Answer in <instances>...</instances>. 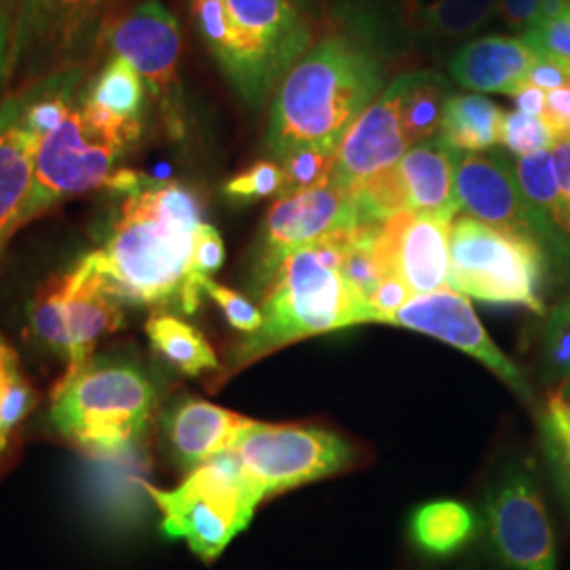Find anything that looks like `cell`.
Wrapping results in <instances>:
<instances>
[{
	"mask_svg": "<svg viewBox=\"0 0 570 570\" xmlns=\"http://www.w3.org/2000/svg\"><path fill=\"white\" fill-rule=\"evenodd\" d=\"M569 301H570V298H569Z\"/></svg>",
	"mask_w": 570,
	"mask_h": 570,
	"instance_id": "f5cc1de1",
	"label": "cell"
},
{
	"mask_svg": "<svg viewBox=\"0 0 570 570\" xmlns=\"http://www.w3.org/2000/svg\"><path fill=\"white\" fill-rule=\"evenodd\" d=\"M537 7H539V0H499L497 13L510 28L524 35L534 21Z\"/></svg>",
	"mask_w": 570,
	"mask_h": 570,
	"instance_id": "b9f144b4",
	"label": "cell"
},
{
	"mask_svg": "<svg viewBox=\"0 0 570 570\" xmlns=\"http://www.w3.org/2000/svg\"><path fill=\"white\" fill-rule=\"evenodd\" d=\"M254 421L205 400H184L165 421L167 442L176 461L186 469L199 468L205 461L235 449L239 435Z\"/></svg>",
	"mask_w": 570,
	"mask_h": 570,
	"instance_id": "44dd1931",
	"label": "cell"
},
{
	"mask_svg": "<svg viewBox=\"0 0 570 570\" xmlns=\"http://www.w3.org/2000/svg\"><path fill=\"white\" fill-rule=\"evenodd\" d=\"M400 89V121L407 146L428 142L442 125L452 82L433 70L406 72L395 79Z\"/></svg>",
	"mask_w": 570,
	"mask_h": 570,
	"instance_id": "d4e9b609",
	"label": "cell"
},
{
	"mask_svg": "<svg viewBox=\"0 0 570 570\" xmlns=\"http://www.w3.org/2000/svg\"><path fill=\"white\" fill-rule=\"evenodd\" d=\"M294 2H296V4L303 9V13L306 16V11H311V9H313V7H315L320 0H294Z\"/></svg>",
	"mask_w": 570,
	"mask_h": 570,
	"instance_id": "c3c4849f",
	"label": "cell"
},
{
	"mask_svg": "<svg viewBox=\"0 0 570 570\" xmlns=\"http://www.w3.org/2000/svg\"><path fill=\"white\" fill-rule=\"evenodd\" d=\"M385 89L376 56L346 37L313 45L277 87L266 150L282 161L298 148L336 150L346 129Z\"/></svg>",
	"mask_w": 570,
	"mask_h": 570,
	"instance_id": "7a4b0ae2",
	"label": "cell"
},
{
	"mask_svg": "<svg viewBox=\"0 0 570 570\" xmlns=\"http://www.w3.org/2000/svg\"><path fill=\"white\" fill-rule=\"evenodd\" d=\"M527 85L539 87L548 94L553 89L567 87L570 85V63L537 53V60L530 66L529 75H527Z\"/></svg>",
	"mask_w": 570,
	"mask_h": 570,
	"instance_id": "ab89813d",
	"label": "cell"
},
{
	"mask_svg": "<svg viewBox=\"0 0 570 570\" xmlns=\"http://www.w3.org/2000/svg\"><path fill=\"white\" fill-rule=\"evenodd\" d=\"M543 247L461 214L450 226L449 287L484 303L543 313Z\"/></svg>",
	"mask_w": 570,
	"mask_h": 570,
	"instance_id": "9c48e42d",
	"label": "cell"
},
{
	"mask_svg": "<svg viewBox=\"0 0 570 570\" xmlns=\"http://www.w3.org/2000/svg\"><path fill=\"white\" fill-rule=\"evenodd\" d=\"M63 275L68 357L66 374L60 383L70 381L85 367L91 366L98 341L122 326V303L106 289L89 254Z\"/></svg>",
	"mask_w": 570,
	"mask_h": 570,
	"instance_id": "ac0fdd59",
	"label": "cell"
},
{
	"mask_svg": "<svg viewBox=\"0 0 570 570\" xmlns=\"http://www.w3.org/2000/svg\"><path fill=\"white\" fill-rule=\"evenodd\" d=\"M87 100L100 104L117 117L142 121L146 108V85L136 68L121 56L106 61L100 75L89 85Z\"/></svg>",
	"mask_w": 570,
	"mask_h": 570,
	"instance_id": "4316f807",
	"label": "cell"
},
{
	"mask_svg": "<svg viewBox=\"0 0 570 570\" xmlns=\"http://www.w3.org/2000/svg\"><path fill=\"white\" fill-rule=\"evenodd\" d=\"M140 138L142 121L122 119L100 104L81 98L70 117L39 146L35 183L21 226L41 218L66 199L104 186Z\"/></svg>",
	"mask_w": 570,
	"mask_h": 570,
	"instance_id": "5b68a950",
	"label": "cell"
},
{
	"mask_svg": "<svg viewBox=\"0 0 570 570\" xmlns=\"http://www.w3.org/2000/svg\"><path fill=\"white\" fill-rule=\"evenodd\" d=\"M155 402V387L140 367L91 364L58 383L51 423L82 452L117 459L142 440Z\"/></svg>",
	"mask_w": 570,
	"mask_h": 570,
	"instance_id": "8992f818",
	"label": "cell"
},
{
	"mask_svg": "<svg viewBox=\"0 0 570 570\" xmlns=\"http://www.w3.org/2000/svg\"><path fill=\"white\" fill-rule=\"evenodd\" d=\"M478 527L480 524L468 505L459 501H431L412 511L407 534L421 553L444 560L471 543Z\"/></svg>",
	"mask_w": 570,
	"mask_h": 570,
	"instance_id": "603a6c76",
	"label": "cell"
},
{
	"mask_svg": "<svg viewBox=\"0 0 570 570\" xmlns=\"http://www.w3.org/2000/svg\"><path fill=\"white\" fill-rule=\"evenodd\" d=\"M204 294L223 308L226 322L235 330L244 334H254L263 326V311L252 305L239 292L226 285L216 284L214 279H207L204 284Z\"/></svg>",
	"mask_w": 570,
	"mask_h": 570,
	"instance_id": "e575fe53",
	"label": "cell"
},
{
	"mask_svg": "<svg viewBox=\"0 0 570 570\" xmlns=\"http://www.w3.org/2000/svg\"><path fill=\"white\" fill-rule=\"evenodd\" d=\"M456 150H452L442 138L407 148L397 164L400 183L404 188L406 212L438 216L454 220L461 205L454 190Z\"/></svg>",
	"mask_w": 570,
	"mask_h": 570,
	"instance_id": "7402d4cb",
	"label": "cell"
},
{
	"mask_svg": "<svg viewBox=\"0 0 570 570\" xmlns=\"http://www.w3.org/2000/svg\"><path fill=\"white\" fill-rule=\"evenodd\" d=\"M37 391L23 379L20 366L13 367L0 385V452L11 433L35 410Z\"/></svg>",
	"mask_w": 570,
	"mask_h": 570,
	"instance_id": "836d02e7",
	"label": "cell"
},
{
	"mask_svg": "<svg viewBox=\"0 0 570 570\" xmlns=\"http://www.w3.org/2000/svg\"><path fill=\"white\" fill-rule=\"evenodd\" d=\"M543 119L556 138V142L570 140V85L548 94Z\"/></svg>",
	"mask_w": 570,
	"mask_h": 570,
	"instance_id": "60d3db41",
	"label": "cell"
},
{
	"mask_svg": "<svg viewBox=\"0 0 570 570\" xmlns=\"http://www.w3.org/2000/svg\"><path fill=\"white\" fill-rule=\"evenodd\" d=\"M490 550L503 570H556V537L529 471H511L484 503Z\"/></svg>",
	"mask_w": 570,
	"mask_h": 570,
	"instance_id": "4fadbf2b",
	"label": "cell"
},
{
	"mask_svg": "<svg viewBox=\"0 0 570 570\" xmlns=\"http://www.w3.org/2000/svg\"><path fill=\"white\" fill-rule=\"evenodd\" d=\"M567 303H569V305H570V301H567Z\"/></svg>",
	"mask_w": 570,
	"mask_h": 570,
	"instance_id": "681fc988",
	"label": "cell"
},
{
	"mask_svg": "<svg viewBox=\"0 0 570 570\" xmlns=\"http://www.w3.org/2000/svg\"><path fill=\"white\" fill-rule=\"evenodd\" d=\"M543 364L551 383L558 385L562 397L570 400V305L562 303L548 320Z\"/></svg>",
	"mask_w": 570,
	"mask_h": 570,
	"instance_id": "4dcf8cb0",
	"label": "cell"
},
{
	"mask_svg": "<svg viewBox=\"0 0 570 570\" xmlns=\"http://www.w3.org/2000/svg\"><path fill=\"white\" fill-rule=\"evenodd\" d=\"M551 159H553V167H556V178H558V186H560V195H562V202H564V204H569L570 140H562V142L553 144V148H551Z\"/></svg>",
	"mask_w": 570,
	"mask_h": 570,
	"instance_id": "ee69618b",
	"label": "cell"
},
{
	"mask_svg": "<svg viewBox=\"0 0 570 570\" xmlns=\"http://www.w3.org/2000/svg\"><path fill=\"white\" fill-rule=\"evenodd\" d=\"M452 220L400 212L381 226L379 245L389 275H397L414 296L449 287Z\"/></svg>",
	"mask_w": 570,
	"mask_h": 570,
	"instance_id": "e0dca14e",
	"label": "cell"
},
{
	"mask_svg": "<svg viewBox=\"0 0 570 570\" xmlns=\"http://www.w3.org/2000/svg\"><path fill=\"white\" fill-rule=\"evenodd\" d=\"M30 324L49 348H53L63 360L68 357V330H66V275H58L42 285L37 294Z\"/></svg>",
	"mask_w": 570,
	"mask_h": 570,
	"instance_id": "f1b7e54d",
	"label": "cell"
},
{
	"mask_svg": "<svg viewBox=\"0 0 570 570\" xmlns=\"http://www.w3.org/2000/svg\"><path fill=\"white\" fill-rule=\"evenodd\" d=\"M0 2H4V0H0Z\"/></svg>",
	"mask_w": 570,
	"mask_h": 570,
	"instance_id": "816d5d0a",
	"label": "cell"
},
{
	"mask_svg": "<svg viewBox=\"0 0 570 570\" xmlns=\"http://www.w3.org/2000/svg\"><path fill=\"white\" fill-rule=\"evenodd\" d=\"M353 226H357L355 197L334 184L282 195L261 230L258 277L266 284L287 254Z\"/></svg>",
	"mask_w": 570,
	"mask_h": 570,
	"instance_id": "5bb4252c",
	"label": "cell"
},
{
	"mask_svg": "<svg viewBox=\"0 0 570 570\" xmlns=\"http://www.w3.org/2000/svg\"><path fill=\"white\" fill-rule=\"evenodd\" d=\"M190 11L205 49L252 108H261L313 47L294 0H190Z\"/></svg>",
	"mask_w": 570,
	"mask_h": 570,
	"instance_id": "277c9868",
	"label": "cell"
},
{
	"mask_svg": "<svg viewBox=\"0 0 570 570\" xmlns=\"http://www.w3.org/2000/svg\"><path fill=\"white\" fill-rule=\"evenodd\" d=\"M407 148L400 121V89L391 81L346 129L336 148L332 184L353 195L367 180L400 164Z\"/></svg>",
	"mask_w": 570,
	"mask_h": 570,
	"instance_id": "2e32d148",
	"label": "cell"
},
{
	"mask_svg": "<svg viewBox=\"0 0 570 570\" xmlns=\"http://www.w3.org/2000/svg\"><path fill=\"white\" fill-rule=\"evenodd\" d=\"M279 165L284 169V195L303 193L332 184L336 169V150L313 146L298 148L285 155Z\"/></svg>",
	"mask_w": 570,
	"mask_h": 570,
	"instance_id": "f546056e",
	"label": "cell"
},
{
	"mask_svg": "<svg viewBox=\"0 0 570 570\" xmlns=\"http://www.w3.org/2000/svg\"><path fill=\"white\" fill-rule=\"evenodd\" d=\"M125 0H13L9 82L82 68Z\"/></svg>",
	"mask_w": 570,
	"mask_h": 570,
	"instance_id": "ba28073f",
	"label": "cell"
},
{
	"mask_svg": "<svg viewBox=\"0 0 570 570\" xmlns=\"http://www.w3.org/2000/svg\"><path fill=\"white\" fill-rule=\"evenodd\" d=\"M515 176H518V183H520L527 202L550 225L551 230L558 235V239L570 252V245L567 244V239L562 235L564 202L560 195V186L556 178V167H553L550 150L520 157L515 161Z\"/></svg>",
	"mask_w": 570,
	"mask_h": 570,
	"instance_id": "83f0119b",
	"label": "cell"
},
{
	"mask_svg": "<svg viewBox=\"0 0 570 570\" xmlns=\"http://www.w3.org/2000/svg\"><path fill=\"white\" fill-rule=\"evenodd\" d=\"M393 326L407 327L440 338L459 351L468 353L492 370L511 389L530 397L529 383L510 357L492 343V338L478 320L473 306L461 292L442 287L438 292L412 296L391 320Z\"/></svg>",
	"mask_w": 570,
	"mask_h": 570,
	"instance_id": "9a60e30c",
	"label": "cell"
},
{
	"mask_svg": "<svg viewBox=\"0 0 570 570\" xmlns=\"http://www.w3.org/2000/svg\"><path fill=\"white\" fill-rule=\"evenodd\" d=\"M522 39L529 42L534 53L570 63V11L556 20L530 26Z\"/></svg>",
	"mask_w": 570,
	"mask_h": 570,
	"instance_id": "8d00e7d4",
	"label": "cell"
},
{
	"mask_svg": "<svg viewBox=\"0 0 570 570\" xmlns=\"http://www.w3.org/2000/svg\"><path fill=\"white\" fill-rule=\"evenodd\" d=\"M534 49L522 37H482L465 42L449 63L450 77L459 87L478 94L515 96L524 85Z\"/></svg>",
	"mask_w": 570,
	"mask_h": 570,
	"instance_id": "ffe728a7",
	"label": "cell"
},
{
	"mask_svg": "<svg viewBox=\"0 0 570 570\" xmlns=\"http://www.w3.org/2000/svg\"><path fill=\"white\" fill-rule=\"evenodd\" d=\"M233 450L265 499L324 480L355 461L353 449L332 431L256 421L239 435Z\"/></svg>",
	"mask_w": 570,
	"mask_h": 570,
	"instance_id": "30bf717a",
	"label": "cell"
},
{
	"mask_svg": "<svg viewBox=\"0 0 570 570\" xmlns=\"http://www.w3.org/2000/svg\"><path fill=\"white\" fill-rule=\"evenodd\" d=\"M112 56H121L142 77L146 91L159 102L169 129L180 136V51L183 35L176 16L161 0H146L108 30Z\"/></svg>",
	"mask_w": 570,
	"mask_h": 570,
	"instance_id": "8fae6325",
	"label": "cell"
},
{
	"mask_svg": "<svg viewBox=\"0 0 570 570\" xmlns=\"http://www.w3.org/2000/svg\"><path fill=\"white\" fill-rule=\"evenodd\" d=\"M414 294L407 289V285L397 275H387L379 287L374 289L372 298L367 301L372 322L376 324H391L395 313L406 305Z\"/></svg>",
	"mask_w": 570,
	"mask_h": 570,
	"instance_id": "74e56055",
	"label": "cell"
},
{
	"mask_svg": "<svg viewBox=\"0 0 570 570\" xmlns=\"http://www.w3.org/2000/svg\"><path fill=\"white\" fill-rule=\"evenodd\" d=\"M41 142L23 125L20 91H11L0 104V254L21 228Z\"/></svg>",
	"mask_w": 570,
	"mask_h": 570,
	"instance_id": "d6986e66",
	"label": "cell"
},
{
	"mask_svg": "<svg viewBox=\"0 0 570 570\" xmlns=\"http://www.w3.org/2000/svg\"><path fill=\"white\" fill-rule=\"evenodd\" d=\"M501 144L510 150L511 155L520 159L534 153L550 150L556 144V138L546 119L529 117L513 110V112H503Z\"/></svg>",
	"mask_w": 570,
	"mask_h": 570,
	"instance_id": "1f68e13d",
	"label": "cell"
},
{
	"mask_svg": "<svg viewBox=\"0 0 570 570\" xmlns=\"http://www.w3.org/2000/svg\"><path fill=\"white\" fill-rule=\"evenodd\" d=\"M13 367H18V357H16V353L11 351V346L7 345V343L2 341V336H0V385H2V381L7 379V374H9Z\"/></svg>",
	"mask_w": 570,
	"mask_h": 570,
	"instance_id": "7dc6e473",
	"label": "cell"
},
{
	"mask_svg": "<svg viewBox=\"0 0 570 570\" xmlns=\"http://www.w3.org/2000/svg\"><path fill=\"white\" fill-rule=\"evenodd\" d=\"M142 489L161 511L165 534L184 539L205 562L216 560L247 529L265 501L233 449L193 469L178 489Z\"/></svg>",
	"mask_w": 570,
	"mask_h": 570,
	"instance_id": "52a82bcc",
	"label": "cell"
},
{
	"mask_svg": "<svg viewBox=\"0 0 570 570\" xmlns=\"http://www.w3.org/2000/svg\"><path fill=\"white\" fill-rule=\"evenodd\" d=\"M199 225L202 204L190 188L155 183L125 197L106 242L89 258L122 305H176L190 315L204 294L190 271Z\"/></svg>",
	"mask_w": 570,
	"mask_h": 570,
	"instance_id": "6da1fadb",
	"label": "cell"
},
{
	"mask_svg": "<svg viewBox=\"0 0 570 570\" xmlns=\"http://www.w3.org/2000/svg\"><path fill=\"white\" fill-rule=\"evenodd\" d=\"M225 242L220 237V233L212 225H199L195 230V244H193V282L204 292V284L207 279H212L214 273L220 271V266L225 265Z\"/></svg>",
	"mask_w": 570,
	"mask_h": 570,
	"instance_id": "d590c367",
	"label": "cell"
},
{
	"mask_svg": "<svg viewBox=\"0 0 570 570\" xmlns=\"http://www.w3.org/2000/svg\"><path fill=\"white\" fill-rule=\"evenodd\" d=\"M513 102L518 112L522 115H529V117H541L546 115V104H548V94L539 87H532V85H524L515 96H513Z\"/></svg>",
	"mask_w": 570,
	"mask_h": 570,
	"instance_id": "f6af8a7d",
	"label": "cell"
},
{
	"mask_svg": "<svg viewBox=\"0 0 570 570\" xmlns=\"http://www.w3.org/2000/svg\"><path fill=\"white\" fill-rule=\"evenodd\" d=\"M548 433L558 456L570 468V404L560 393H553L550 397Z\"/></svg>",
	"mask_w": 570,
	"mask_h": 570,
	"instance_id": "f35d334b",
	"label": "cell"
},
{
	"mask_svg": "<svg viewBox=\"0 0 570 570\" xmlns=\"http://www.w3.org/2000/svg\"><path fill=\"white\" fill-rule=\"evenodd\" d=\"M348 235L345 228L285 256L266 282L263 326L233 351L235 367L308 336L372 322L366 303L341 273Z\"/></svg>",
	"mask_w": 570,
	"mask_h": 570,
	"instance_id": "3957f363",
	"label": "cell"
},
{
	"mask_svg": "<svg viewBox=\"0 0 570 570\" xmlns=\"http://www.w3.org/2000/svg\"><path fill=\"white\" fill-rule=\"evenodd\" d=\"M11 35H13V0H4L0 2V89L4 82H9Z\"/></svg>",
	"mask_w": 570,
	"mask_h": 570,
	"instance_id": "7bdbcfd3",
	"label": "cell"
},
{
	"mask_svg": "<svg viewBox=\"0 0 570 570\" xmlns=\"http://www.w3.org/2000/svg\"><path fill=\"white\" fill-rule=\"evenodd\" d=\"M567 402H569V404H570V400H567Z\"/></svg>",
	"mask_w": 570,
	"mask_h": 570,
	"instance_id": "f907efd6",
	"label": "cell"
},
{
	"mask_svg": "<svg viewBox=\"0 0 570 570\" xmlns=\"http://www.w3.org/2000/svg\"><path fill=\"white\" fill-rule=\"evenodd\" d=\"M146 334L153 348L165 362L186 376H197L205 370L220 367V362L212 345L205 341L204 334L171 313H155L146 322Z\"/></svg>",
	"mask_w": 570,
	"mask_h": 570,
	"instance_id": "484cf974",
	"label": "cell"
},
{
	"mask_svg": "<svg viewBox=\"0 0 570 570\" xmlns=\"http://www.w3.org/2000/svg\"><path fill=\"white\" fill-rule=\"evenodd\" d=\"M503 110L480 94H452L440 136L456 153H487L501 144Z\"/></svg>",
	"mask_w": 570,
	"mask_h": 570,
	"instance_id": "cb8c5ba5",
	"label": "cell"
},
{
	"mask_svg": "<svg viewBox=\"0 0 570 570\" xmlns=\"http://www.w3.org/2000/svg\"><path fill=\"white\" fill-rule=\"evenodd\" d=\"M284 169L277 161H256L225 184V195L237 204H252L273 195H284Z\"/></svg>",
	"mask_w": 570,
	"mask_h": 570,
	"instance_id": "d6a6232c",
	"label": "cell"
},
{
	"mask_svg": "<svg viewBox=\"0 0 570 570\" xmlns=\"http://www.w3.org/2000/svg\"><path fill=\"white\" fill-rule=\"evenodd\" d=\"M570 11V0H539V7H537V16H534V23H546V21L556 20L564 13Z\"/></svg>",
	"mask_w": 570,
	"mask_h": 570,
	"instance_id": "bcb514c9",
	"label": "cell"
},
{
	"mask_svg": "<svg viewBox=\"0 0 570 570\" xmlns=\"http://www.w3.org/2000/svg\"><path fill=\"white\" fill-rule=\"evenodd\" d=\"M454 190L461 209L484 225L529 237L541 247L560 254L569 249L550 225L527 202L515 165L501 150L459 153L454 167Z\"/></svg>",
	"mask_w": 570,
	"mask_h": 570,
	"instance_id": "7c38bea8",
	"label": "cell"
}]
</instances>
